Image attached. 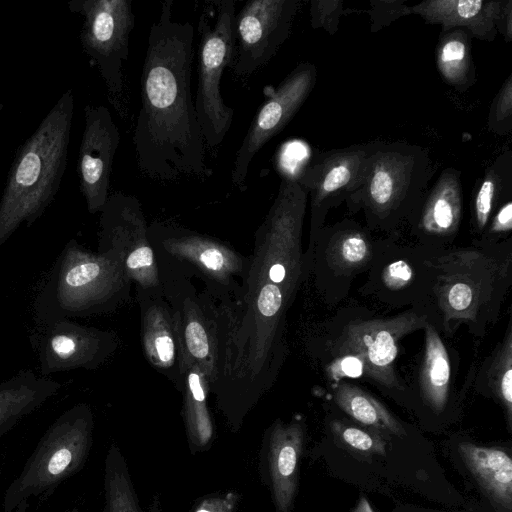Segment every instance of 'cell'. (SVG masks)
I'll use <instances>...</instances> for the list:
<instances>
[{
	"instance_id": "obj_17",
	"label": "cell",
	"mask_w": 512,
	"mask_h": 512,
	"mask_svg": "<svg viewBox=\"0 0 512 512\" xmlns=\"http://www.w3.org/2000/svg\"><path fill=\"white\" fill-rule=\"evenodd\" d=\"M317 69L313 63L298 64L260 106L236 153L232 184L246 190L249 166L255 155L291 121L313 91Z\"/></svg>"
},
{
	"instance_id": "obj_9",
	"label": "cell",
	"mask_w": 512,
	"mask_h": 512,
	"mask_svg": "<svg viewBox=\"0 0 512 512\" xmlns=\"http://www.w3.org/2000/svg\"><path fill=\"white\" fill-rule=\"evenodd\" d=\"M162 292L177 321L186 367L198 365L209 391H219L225 369V342L218 302L192 280L159 273Z\"/></svg>"
},
{
	"instance_id": "obj_14",
	"label": "cell",
	"mask_w": 512,
	"mask_h": 512,
	"mask_svg": "<svg viewBox=\"0 0 512 512\" xmlns=\"http://www.w3.org/2000/svg\"><path fill=\"white\" fill-rule=\"evenodd\" d=\"M84 17L80 40L97 66L114 102L123 101V64L129 55V36L135 24L131 0H83L70 3Z\"/></svg>"
},
{
	"instance_id": "obj_3",
	"label": "cell",
	"mask_w": 512,
	"mask_h": 512,
	"mask_svg": "<svg viewBox=\"0 0 512 512\" xmlns=\"http://www.w3.org/2000/svg\"><path fill=\"white\" fill-rule=\"evenodd\" d=\"M431 321L445 337L461 327L483 337L494 326L512 286V238L434 250L430 259Z\"/></svg>"
},
{
	"instance_id": "obj_7",
	"label": "cell",
	"mask_w": 512,
	"mask_h": 512,
	"mask_svg": "<svg viewBox=\"0 0 512 512\" xmlns=\"http://www.w3.org/2000/svg\"><path fill=\"white\" fill-rule=\"evenodd\" d=\"M158 273L197 278L217 302L233 300L248 257L229 243L169 221L148 225Z\"/></svg>"
},
{
	"instance_id": "obj_32",
	"label": "cell",
	"mask_w": 512,
	"mask_h": 512,
	"mask_svg": "<svg viewBox=\"0 0 512 512\" xmlns=\"http://www.w3.org/2000/svg\"><path fill=\"white\" fill-rule=\"evenodd\" d=\"M488 130L506 136L512 130V72L494 96L487 118Z\"/></svg>"
},
{
	"instance_id": "obj_25",
	"label": "cell",
	"mask_w": 512,
	"mask_h": 512,
	"mask_svg": "<svg viewBox=\"0 0 512 512\" xmlns=\"http://www.w3.org/2000/svg\"><path fill=\"white\" fill-rule=\"evenodd\" d=\"M512 197V151L498 155L488 165L470 200V224L473 240H479L498 206Z\"/></svg>"
},
{
	"instance_id": "obj_31",
	"label": "cell",
	"mask_w": 512,
	"mask_h": 512,
	"mask_svg": "<svg viewBox=\"0 0 512 512\" xmlns=\"http://www.w3.org/2000/svg\"><path fill=\"white\" fill-rule=\"evenodd\" d=\"M302 428L296 423L282 430L281 433V449L277 457V470L284 480V505L288 503L294 491L295 471L299 451L302 444Z\"/></svg>"
},
{
	"instance_id": "obj_22",
	"label": "cell",
	"mask_w": 512,
	"mask_h": 512,
	"mask_svg": "<svg viewBox=\"0 0 512 512\" xmlns=\"http://www.w3.org/2000/svg\"><path fill=\"white\" fill-rule=\"evenodd\" d=\"M501 4L502 0H428L409 6V13L441 25V32L461 28L472 37L493 41Z\"/></svg>"
},
{
	"instance_id": "obj_12",
	"label": "cell",
	"mask_w": 512,
	"mask_h": 512,
	"mask_svg": "<svg viewBox=\"0 0 512 512\" xmlns=\"http://www.w3.org/2000/svg\"><path fill=\"white\" fill-rule=\"evenodd\" d=\"M434 250L403 241L402 237L379 238L359 293L387 307L429 311L430 259Z\"/></svg>"
},
{
	"instance_id": "obj_5",
	"label": "cell",
	"mask_w": 512,
	"mask_h": 512,
	"mask_svg": "<svg viewBox=\"0 0 512 512\" xmlns=\"http://www.w3.org/2000/svg\"><path fill=\"white\" fill-rule=\"evenodd\" d=\"M435 167L428 149L403 141H373L360 190L345 204L363 212L369 231L401 237L418 211Z\"/></svg>"
},
{
	"instance_id": "obj_28",
	"label": "cell",
	"mask_w": 512,
	"mask_h": 512,
	"mask_svg": "<svg viewBox=\"0 0 512 512\" xmlns=\"http://www.w3.org/2000/svg\"><path fill=\"white\" fill-rule=\"evenodd\" d=\"M475 388L497 401L509 427L512 424V324L509 320L501 341L472 375Z\"/></svg>"
},
{
	"instance_id": "obj_34",
	"label": "cell",
	"mask_w": 512,
	"mask_h": 512,
	"mask_svg": "<svg viewBox=\"0 0 512 512\" xmlns=\"http://www.w3.org/2000/svg\"><path fill=\"white\" fill-rule=\"evenodd\" d=\"M369 3L372 32H378L400 17L410 15L409 6L403 0H373Z\"/></svg>"
},
{
	"instance_id": "obj_1",
	"label": "cell",
	"mask_w": 512,
	"mask_h": 512,
	"mask_svg": "<svg viewBox=\"0 0 512 512\" xmlns=\"http://www.w3.org/2000/svg\"><path fill=\"white\" fill-rule=\"evenodd\" d=\"M308 194L282 177L255 232L253 253L233 300L218 302L225 342L220 395H259L276 381L287 356V315L309 278L302 236Z\"/></svg>"
},
{
	"instance_id": "obj_15",
	"label": "cell",
	"mask_w": 512,
	"mask_h": 512,
	"mask_svg": "<svg viewBox=\"0 0 512 512\" xmlns=\"http://www.w3.org/2000/svg\"><path fill=\"white\" fill-rule=\"evenodd\" d=\"M373 142L315 153L296 179L310 195L308 245L325 225L329 211L349 201L361 188Z\"/></svg>"
},
{
	"instance_id": "obj_39",
	"label": "cell",
	"mask_w": 512,
	"mask_h": 512,
	"mask_svg": "<svg viewBox=\"0 0 512 512\" xmlns=\"http://www.w3.org/2000/svg\"><path fill=\"white\" fill-rule=\"evenodd\" d=\"M199 512H209V511H206V510H200Z\"/></svg>"
},
{
	"instance_id": "obj_35",
	"label": "cell",
	"mask_w": 512,
	"mask_h": 512,
	"mask_svg": "<svg viewBox=\"0 0 512 512\" xmlns=\"http://www.w3.org/2000/svg\"><path fill=\"white\" fill-rule=\"evenodd\" d=\"M512 232V197L502 202L494 211L487 227L479 239L481 241L499 242L511 238ZM476 240V241H479Z\"/></svg>"
},
{
	"instance_id": "obj_20",
	"label": "cell",
	"mask_w": 512,
	"mask_h": 512,
	"mask_svg": "<svg viewBox=\"0 0 512 512\" xmlns=\"http://www.w3.org/2000/svg\"><path fill=\"white\" fill-rule=\"evenodd\" d=\"M142 349L148 363L182 389L187 370L175 314L157 290L136 289Z\"/></svg>"
},
{
	"instance_id": "obj_8",
	"label": "cell",
	"mask_w": 512,
	"mask_h": 512,
	"mask_svg": "<svg viewBox=\"0 0 512 512\" xmlns=\"http://www.w3.org/2000/svg\"><path fill=\"white\" fill-rule=\"evenodd\" d=\"M59 260L53 294L60 318L111 312L129 300L133 283L111 257L71 240Z\"/></svg>"
},
{
	"instance_id": "obj_36",
	"label": "cell",
	"mask_w": 512,
	"mask_h": 512,
	"mask_svg": "<svg viewBox=\"0 0 512 512\" xmlns=\"http://www.w3.org/2000/svg\"><path fill=\"white\" fill-rule=\"evenodd\" d=\"M496 29L497 33H500L506 42L512 41V0H502Z\"/></svg>"
},
{
	"instance_id": "obj_24",
	"label": "cell",
	"mask_w": 512,
	"mask_h": 512,
	"mask_svg": "<svg viewBox=\"0 0 512 512\" xmlns=\"http://www.w3.org/2000/svg\"><path fill=\"white\" fill-rule=\"evenodd\" d=\"M458 450L466 467L491 503L512 511V460L502 449L461 442Z\"/></svg>"
},
{
	"instance_id": "obj_40",
	"label": "cell",
	"mask_w": 512,
	"mask_h": 512,
	"mask_svg": "<svg viewBox=\"0 0 512 512\" xmlns=\"http://www.w3.org/2000/svg\"><path fill=\"white\" fill-rule=\"evenodd\" d=\"M0 109H1V104H0Z\"/></svg>"
},
{
	"instance_id": "obj_21",
	"label": "cell",
	"mask_w": 512,
	"mask_h": 512,
	"mask_svg": "<svg viewBox=\"0 0 512 512\" xmlns=\"http://www.w3.org/2000/svg\"><path fill=\"white\" fill-rule=\"evenodd\" d=\"M461 171L445 168L407 226L410 242L431 248L453 246L463 217Z\"/></svg>"
},
{
	"instance_id": "obj_33",
	"label": "cell",
	"mask_w": 512,
	"mask_h": 512,
	"mask_svg": "<svg viewBox=\"0 0 512 512\" xmlns=\"http://www.w3.org/2000/svg\"><path fill=\"white\" fill-rule=\"evenodd\" d=\"M345 14L343 0H311L309 15L314 29H323L328 34L337 33L341 17Z\"/></svg>"
},
{
	"instance_id": "obj_16",
	"label": "cell",
	"mask_w": 512,
	"mask_h": 512,
	"mask_svg": "<svg viewBox=\"0 0 512 512\" xmlns=\"http://www.w3.org/2000/svg\"><path fill=\"white\" fill-rule=\"evenodd\" d=\"M300 0H251L235 15L233 70L249 76L265 66L287 40Z\"/></svg>"
},
{
	"instance_id": "obj_30",
	"label": "cell",
	"mask_w": 512,
	"mask_h": 512,
	"mask_svg": "<svg viewBox=\"0 0 512 512\" xmlns=\"http://www.w3.org/2000/svg\"><path fill=\"white\" fill-rule=\"evenodd\" d=\"M330 429L336 442L353 453L363 456L386 454V443L378 432L339 419L330 422Z\"/></svg>"
},
{
	"instance_id": "obj_27",
	"label": "cell",
	"mask_w": 512,
	"mask_h": 512,
	"mask_svg": "<svg viewBox=\"0 0 512 512\" xmlns=\"http://www.w3.org/2000/svg\"><path fill=\"white\" fill-rule=\"evenodd\" d=\"M332 397L337 407L359 425L380 434L407 435L402 423L363 388L349 382H337L333 386Z\"/></svg>"
},
{
	"instance_id": "obj_29",
	"label": "cell",
	"mask_w": 512,
	"mask_h": 512,
	"mask_svg": "<svg viewBox=\"0 0 512 512\" xmlns=\"http://www.w3.org/2000/svg\"><path fill=\"white\" fill-rule=\"evenodd\" d=\"M471 34L461 28L441 32L436 45V66L442 79L459 92L476 82Z\"/></svg>"
},
{
	"instance_id": "obj_38",
	"label": "cell",
	"mask_w": 512,
	"mask_h": 512,
	"mask_svg": "<svg viewBox=\"0 0 512 512\" xmlns=\"http://www.w3.org/2000/svg\"><path fill=\"white\" fill-rule=\"evenodd\" d=\"M352 512H374L370 503L365 497H360Z\"/></svg>"
},
{
	"instance_id": "obj_11",
	"label": "cell",
	"mask_w": 512,
	"mask_h": 512,
	"mask_svg": "<svg viewBox=\"0 0 512 512\" xmlns=\"http://www.w3.org/2000/svg\"><path fill=\"white\" fill-rule=\"evenodd\" d=\"M377 241L366 226L349 218L319 230L305 254L309 277L326 304H339L354 280L368 271Z\"/></svg>"
},
{
	"instance_id": "obj_19",
	"label": "cell",
	"mask_w": 512,
	"mask_h": 512,
	"mask_svg": "<svg viewBox=\"0 0 512 512\" xmlns=\"http://www.w3.org/2000/svg\"><path fill=\"white\" fill-rule=\"evenodd\" d=\"M84 115L78 173L87 209L94 214L102 211L109 197L112 164L120 133L107 107L86 105Z\"/></svg>"
},
{
	"instance_id": "obj_37",
	"label": "cell",
	"mask_w": 512,
	"mask_h": 512,
	"mask_svg": "<svg viewBox=\"0 0 512 512\" xmlns=\"http://www.w3.org/2000/svg\"><path fill=\"white\" fill-rule=\"evenodd\" d=\"M72 454L68 449L62 448L51 457L48 463V470L51 474L61 473L70 463Z\"/></svg>"
},
{
	"instance_id": "obj_26",
	"label": "cell",
	"mask_w": 512,
	"mask_h": 512,
	"mask_svg": "<svg viewBox=\"0 0 512 512\" xmlns=\"http://www.w3.org/2000/svg\"><path fill=\"white\" fill-rule=\"evenodd\" d=\"M60 387L57 381L30 370L20 371L1 382L0 429L33 411L56 394Z\"/></svg>"
},
{
	"instance_id": "obj_2",
	"label": "cell",
	"mask_w": 512,
	"mask_h": 512,
	"mask_svg": "<svg viewBox=\"0 0 512 512\" xmlns=\"http://www.w3.org/2000/svg\"><path fill=\"white\" fill-rule=\"evenodd\" d=\"M193 40V25L175 21L173 1H162L148 35L133 133L139 170L160 181L211 173L191 93Z\"/></svg>"
},
{
	"instance_id": "obj_10",
	"label": "cell",
	"mask_w": 512,
	"mask_h": 512,
	"mask_svg": "<svg viewBox=\"0 0 512 512\" xmlns=\"http://www.w3.org/2000/svg\"><path fill=\"white\" fill-rule=\"evenodd\" d=\"M235 1L218 2V12L211 27L201 20L198 57V84L194 102L205 146L216 149L229 131L234 109L223 101L220 84L223 72L235 56Z\"/></svg>"
},
{
	"instance_id": "obj_23",
	"label": "cell",
	"mask_w": 512,
	"mask_h": 512,
	"mask_svg": "<svg viewBox=\"0 0 512 512\" xmlns=\"http://www.w3.org/2000/svg\"><path fill=\"white\" fill-rule=\"evenodd\" d=\"M423 330L424 345L416 380L417 392L424 406L435 414H441L448 406L451 395L452 356L432 321Z\"/></svg>"
},
{
	"instance_id": "obj_6",
	"label": "cell",
	"mask_w": 512,
	"mask_h": 512,
	"mask_svg": "<svg viewBox=\"0 0 512 512\" xmlns=\"http://www.w3.org/2000/svg\"><path fill=\"white\" fill-rule=\"evenodd\" d=\"M429 321V311L421 308L405 309L388 317L352 315L343 310L328 323L321 340H315L316 356L330 362L354 360L361 365L363 375L379 387L404 394L407 386L395 369L401 340L423 330Z\"/></svg>"
},
{
	"instance_id": "obj_13",
	"label": "cell",
	"mask_w": 512,
	"mask_h": 512,
	"mask_svg": "<svg viewBox=\"0 0 512 512\" xmlns=\"http://www.w3.org/2000/svg\"><path fill=\"white\" fill-rule=\"evenodd\" d=\"M98 253L114 259L136 289H161L157 262L140 201L117 192L102 209Z\"/></svg>"
},
{
	"instance_id": "obj_18",
	"label": "cell",
	"mask_w": 512,
	"mask_h": 512,
	"mask_svg": "<svg viewBox=\"0 0 512 512\" xmlns=\"http://www.w3.org/2000/svg\"><path fill=\"white\" fill-rule=\"evenodd\" d=\"M118 346L119 337L113 331L58 318L46 326L38 340L41 376L75 369L94 370L104 364Z\"/></svg>"
},
{
	"instance_id": "obj_4",
	"label": "cell",
	"mask_w": 512,
	"mask_h": 512,
	"mask_svg": "<svg viewBox=\"0 0 512 512\" xmlns=\"http://www.w3.org/2000/svg\"><path fill=\"white\" fill-rule=\"evenodd\" d=\"M74 110L68 89L20 149L0 200V247L49 206L64 175Z\"/></svg>"
}]
</instances>
